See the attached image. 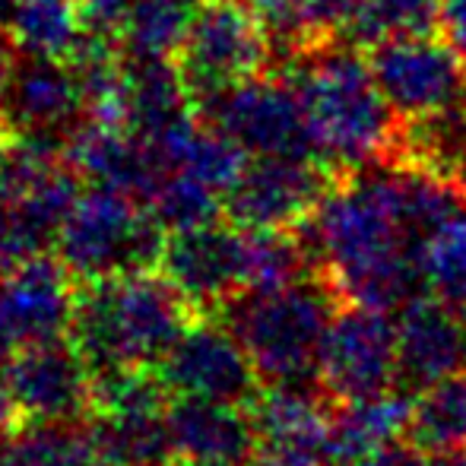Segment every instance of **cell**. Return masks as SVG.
Instances as JSON below:
<instances>
[{
	"mask_svg": "<svg viewBox=\"0 0 466 466\" xmlns=\"http://www.w3.org/2000/svg\"><path fill=\"white\" fill-rule=\"evenodd\" d=\"M314 270L343 301L400 311L425 292L419 235L403 200L397 162L369 166L337 181L320 209L299 226Z\"/></svg>",
	"mask_w": 466,
	"mask_h": 466,
	"instance_id": "6da1fadb",
	"label": "cell"
},
{
	"mask_svg": "<svg viewBox=\"0 0 466 466\" xmlns=\"http://www.w3.org/2000/svg\"><path fill=\"white\" fill-rule=\"evenodd\" d=\"M282 74L301 98L314 153L339 178L400 159L406 121L387 102L359 45L330 42L282 64Z\"/></svg>",
	"mask_w": 466,
	"mask_h": 466,
	"instance_id": "7a4b0ae2",
	"label": "cell"
},
{
	"mask_svg": "<svg viewBox=\"0 0 466 466\" xmlns=\"http://www.w3.org/2000/svg\"><path fill=\"white\" fill-rule=\"evenodd\" d=\"M197 318L200 314L156 267L80 282L70 343L93 378L115 369H156Z\"/></svg>",
	"mask_w": 466,
	"mask_h": 466,
	"instance_id": "3957f363",
	"label": "cell"
},
{
	"mask_svg": "<svg viewBox=\"0 0 466 466\" xmlns=\"http://www.w3.org/2000/svg\"><path fill=\"white\" fill-rule=\"evenodd\" d=\"M339 295L320 273L277 292H241L219 320L248 350L264 387H318L324 333Z\"/></svg>",
	"mask_w": 466,
	"mask_h": 466,
	"instance_id": "277c9868",
	"label": "cell"
},
{
	"mask_svg": "<svg viewBox=\"0 0 466 466\" xmlns=\"http://www.w3.org/2000/svg\"><path fill=\"white\" fill-rule=\"evenodd\" d=\"M168 232L134 197L89 185L61 222L55 254L76 282L156 270Z\"/></svg>",
	"mask_w": 466,
	"mask_h": 466,
	"instance_id": "5b68a950",
	"label": "cell"
},
{
	"mask_svg": "<svg viewBox=\"0 0 466 466\" xmlns=\"http://www.w3.org/2000/svg\"><path fill=\"white\" fill-rule=\"evenodd\" d=\"M273 45L248 0H200L185 45L175 55L194 105L270 74Z\"/></svg>",
	"mask_w": 466,
	"mask_h": 466,
	"instance_id": "8992f818",
	"label": "cell"
},
{
	"mask_svg": "<svg viewBox=\"0 0 466 466\" xmlns=\"http://www.w3.org/2000/svg\"><path fill=\"white\" fill-rule=\"evenodd\" d=\"M337 181L318 156H251L226 190V219L245 232H292L318 213Z\"/></svg>",
	"mask_w": 466,
	"mask_h": 466,
	"instance_id": "52a82bcc",
	"label": "cell"
},
{
	"mask_svg": "<svg viewBox=\"0 0 466 466\" xmlns=\"http://www.w3.org/2000/svg\"><path fill=\"white\" fill-rule=\"evenodd\" d=\"M318 387L333 406L400 387L397 320L390 311L339 301L320 346Z\"/></svg>",
	"mask_w": 466,
	"mask_h": 466,
	"instance_id": "ba28073f",
	"label": "cell"
},
{
	"mask_svg": "<svg viewBox=\"0 0 466 466\" xmlns=\"http://www.w3.org/2000/svg\"><path fill=\"white\" fill-rule=\"evenodd\" d=\"M387 102L403 121L466 111V57L448 38H397L365 51Z\"/></svg>",
	"mask_w": 466,
	"mask_h": 466,
	"instance_id": "9c48e42d",
	"label": "cell"
},
{
	"mask_svg": "<svg viewBox=\"0 0 466 466\" xmlns=\"http://www.w3.org/2000/svg\"><path fill=\"white\" fill-rule=\"evenodd\" d=\"M197 115L232 137L248 156H318L301 98L286 74L254 76L203 98Z\"/></svg>",
	"mask_w": 466,
	"mask_h": 466,
	"instance_id": "30bf717a",
	"label": "cell"
},
{
	"mask_svg": "<svg viewBox=\"0 0 466 466\" xmlns=\"http://www.w3.org/2000/svg\"><path fill=\"white\" fill-rule=\"evenodd\" d=\"M159 270L200 318H219L245 292V228L216 219L168 232Z\"/></svg>",
	"mask_w": 466,
	"mask_h": 466,
	"instance_id": "8fae6325",
	"label": "cell"
},
{
	"mask_svg": "<svg viewBox=\"0 0 466 466\" xmlns=\"http://www.w3.org/2000/svg\"><path fill=\"white\" fill-rule=\"evenodd\" d=\"M156 369L175 397L251 406L264 387L241 339L219 318H197Z\"/></svg>",
	"mask_w": 466,
	"mask_h": 466,
	"instance_id": "7c38bea8",
	"label": "cell"
},
{
	"mask_svg": "<svg viewBox=\"0 0 466 466\" xmlns=\"http://www.w3.org/2000/svg\"><path fill=\"white\" fill-rule=\"evenodd\" d=\"M6 387L23 422H83L93 410V374L70 337L19 346Z\"/></svg>",
	"mask_w": 466,
	"mask_h": 466,
	"instance_id": "4fadbf2b",
	"label": "cell"
},
{
	"mask_svg": "<svg viewBox=\"0 0 466 466\" xmlns=\"http://www.w3.org/2000/svg\"><path fill=\"white\" fill-rule=\"evenodd\" d=\"M248 412L258 435L254 466H330L333 403L320 387H260Z\"/></svg>",
	"mask_w": 466,
	"mask_h": 466,
	"instance_id": "5bb4252c",
	"label": "cell"
},
{
	"mask_svg": "<svg viewBox=\"0 0 466 466\" xmlns=\"http://www.w3.org/2000/svg\"><path fill=\"white\" fill-rule=\"evenodd\" d=\"M86 117L80 83L64 57L23 55L0 96V121L10 137H57L67 140L70 130Z\"/></svg>",
	"mask_w": 466,
	"mask_h": 466,
	"instance_id": "9a60e30c",
	"label": "cell"
},
{
	"mask_svg": "<svg viewBox=\"0 0 466 466\" xmlns=\"http://www.w3.org/2000/svg\"><path fill=\"white\" fill-rule=\"evenodd\" d=\"M76 282L57 254H38L0 277V314L19 346L67 339L76 308Z\"/></svg>",
	"mask_w": 466,
	"mask_h": 466,
	"instance_id": "2e32d148",
	"label": "cell"
},
{
	"mask_svg": "<svg viewBox=\"0 0 466 466\" xmlns=\"http://www.w3.org/2000/svg\"><path fill=\"white\" fill-rule=\"evenodd\" d=\"M67 162L86 185L108 187L149 207L168 166L147 140L127 127L83 117L67 137Z\"/></svg>",
	"mask_w": 466,
	"mask_h": 466,
	"instance_id": "e0dca14e",
	"label": "cell"
},
{
	"mask_svg": "<svg viewBox=\"0 0 466 466\" xmlns=\"http://www.w3.org/2000/svg\"><path fill=\"white\" fill-rule=\"evenodd\" d=\"M400 387L419 393L466 371V314L422 292L397 311Z\"/></svg>",
	"mask_w": 466,
	"mask_h": 466,
	"instance_id": "ac0fdd59",
	"label": "cell"
},
{
	"mask_svg": "<svg viewBox=\"0 0 466 466\" xmlns=\"http://www.w3.org/2000/svg\"><path fill=\"white\" fill-rule=\"evenodd\" d=\"M168 429L181 463H248L258 448L248 406L207 397H172Z\"/></svg>",
	"mask_w": 466,
	"mask_h": 466,
	"instance_id": "d6986e66",
	"label": "cell"
},
{
	"mask_svg": "<svg viewBox=\"0 0 466 466\" xmlns=\"http://www.w3.org/2000/svg\"><path fill=\"white\" fill-rule=\"evenodd\" d=\"M83 429L96 466H185L172 441L168 410H93L83 419Z\"/></svg>",
	"mask_w": 466,
	"mask_h": 466,
	"instance_id": "ffe728a7",
	"label": "cell"
},
{
	"mask_svg": "<svg viewBox=\"0 0 466 466\" xmlns=\"http://www.w3.org/2000/svg\"><path fill=\"white\" fill-rule=\"evenodd\" d=\"M412 412V393L403 387L374 393L365 400L333 406L330 441H327V457L330 466H343L352 461L374 454L387 444L406 438Z\"/></svg>",
	"mask_w": 466,
	"mask_h": 466,
	"instance_id": "44dd1931",
	"label": "cell"
},
{
	"mask_svg": "<svg viewBox=\"0 0 466 466\" xmlns=\"http://www.w3.org/2000/svg\"><path fill=\"white\" fill-rule=\"evenodd\" d=\"M362 0H254L273 57L282 64L339 42Z\"/></svg>",
	"mask_w": 466,
	"mask_h": 466,
	"instance_id": "7402d4cb",
	"label": "cell"
},
{
	"mask_svg": "<svg viewBox=\"0 0 466 466\" xmlns=\"http://www.w3.org/2000/svg\"><path fill=\"white\" fill-rule=\"evenodd\" d=\"M6 29L23 55H48L70 61V55L86 38L89 25L80 0H16Z\"/></svg>",
	"mask_w": 466,
	"mask_h": 466,
	"instance_id": "603a6c76",
	"label": "cell"
},
{
	"mask_svg": "<svg viewBox=\"0 0 466 466\" xmlns=\"http://www.w3.org/2000/svg\"><path fill=\"white\" fill-rule=\"evenodd\" d=\"M200 0H134L117 38L127 57L175 61Z\"/></svg>",
	"mask_w": 466,
	"mask_h": 466,
	"instance_id": "cb8c5ba5",
	"label": "cell"
},
{
	"mask_svg": "<svg viewBox=\"0 0 466 466\" xmlns=\"http://www.w3.org/2000/svg\"><path fill=\"white\" fill-rule=\"evenodd\" d=\"M406 438L429 457L466 448V371L412 393Z\"/></svg>",
	"mask_w": 466,
	"mask_h": 466,
	"instance_id": "d4e9b609",
	"label": "cell"
},
{
	"mask_svg": "<svg viewBox=\"0 0 466 466\" xmlns=\"http://www.w3.org/2000/svg\"><path fill=\"white\" fill-rule=\"evenodd\" d=\"M435 32H441V0H362L346 29V42L369 51L374 45Z\"/></svg>",
	"mask_w": 466,
	"mask_h": 466,
	"instance_id": "484cf974",
	"label": "cell"
},
{
	"mask_svg": "<svg viewBox=\"0 0 466 466\" xmlns=\"http://www.w3.org/2000/svg\"><path fill=\"white\" fill-rule=\"evenodd\" d=\"M314 273V260L295 228L245 232V292H277Z\"/></svg>",
	"mask_w": 466,
	"mask_h": 466,
	"instance_id": "4316f807",
	"label": "cell"
},
{
	"mask_svg": "<svg viewBox=\"0 0 466 466\" xmlns=\"http://www.w3.org/2000/svg\"><path fill=\"white\" fill-rule=\"evenodd\" d=\"M425 292L466 314V207L419 245Z\"/></svg>",
	"mask_w": 466,
	"mask_h": 466,
	"instance_id": "83f0119b",
	"label": "cell"
},
{
	"mask_svg": "<svg viewBox=\"0 0 466 466\" xmlns=\"http://www.w3.org/2000/svg\"><path fill=\"white\" fill-rule=\"evenodd\" d=\"M147 209L159 219L166 232H181V228H197L207 222L226 219V194L200 181L197 175L172 168L156 187Z\"/></svg>",
	"mask_w": 466,
	"mask_h": 466,
	"instance_id": "f1b7e54d",
	"label": "cell"
},
{
	"mask_svg": "<svg viewBox=\"0 0 466 466\" xmlns=\"http://www.w3.org/2000/svg\"><path fill=\"white\" fill-rule=\"evenodd\" d=\"M19 444L29 466H96L93 444L80 422H23Z\"/></svg>",
	"mask_w": 466,
	"mask_h": 466,
	"instance_id": "f546056e",
	"label": "cell"
},
{
	"mask_svg": "<svg viewBox=\"0 0 466 466\" xmlns=\"http://www.w3.org/2000/svg\"><path fill=\"white\" fill-rule=\"evenodd\" d=\"M429 454L419 451L410 438H400V441L387 444V448L374 451V454L362 457V461H352L343 466H429Z\"/></svg>",
	"mask_w": 466,
	"mask_h": 466,
	"instance_id": "4dcf8cb0",
	"label": "cell"
},
{
	"mask_svg": "<svg viewBox=\"0 0 466 466\" xmlns=\"http://www.w3.org/2000/svg\"><path fill=\"white\" fill-rule=\"evenodd\" d=\"M130 4H134V0H80L89 29L115 32V35H117V29H121L124 16H127Z\"/></svg>",
	"mask_w": 466,
	"mask_h": 466,
	"instance_id": "1f68e13d",
	"label": "cell"
},
{
	"mask_svg": "<svg viewBox=\"0 0 466 466\" xmlns=\"http://www.w3.org/2000/svg\"><path fill=\"white\" fill-rule=\"evenodd\" d=\"M441 35L466 57V0H441Z\"/></svg>",
	"mask_w": 466,
	"mask_h": 466,
	"instance_id": "d6a6232c",
	"label": "cell"
},
{
	"mask_svg": "<svg viewBox=\"0 0 466 466\" xmlns=\"http://www.w3.org/2000/svg\"><path fill=\"white\" fill-rule=\"evenodd\" d=\"M0 466H29L19 444V429L13 425H0Z\"/></svg>",
	"mask_w": 466,
	"mask_h": 466,
	"instance_id": "836d02e7",
	"label": "cell"
},
{
	"mask_svg": "<svg viewBox=\"0 0 466 466\" xmlns=\"http://www.w3.org/2000/svg\"><path fill=\"white\" fill-rule=\"evenodd\" d=\"M16 57H19L16 42H13L10 29L0 23V96H4L6 83H10V74H13V67H16Z\"/></svg>",
	"mask_w": 466,
	"mask_h": 466,
	"instance_id": "e575fe53",
	"label": "cell"
},
{
	"mask_svg": "<svg viewBox=\"0 0 466 466\" xmlns=\"http://www.w3.org/2000/svg\"><path fill=\"white\" fill-rule=\"evenodd\" d=\"M19 350L16 337H13L10 324H6V318L0 314V369H6V362L13 359V352Z\"/></svg>",
	"mask_w": 466,
	"mask_h": 466,
	"instance_id": "d590c367",
	"label": "cell"
},
{
	"mask_svg": "<svg viewBox=\"0 0 466 466\" xmlns=\"http://www.w3.org/2000/svg\"><path fill=\"white\" fill-rule=\"evenodd\" d=\"M429 466H466V448L444 451V454H431Z\"/></svg>",
	"mask_w": 466,
	"mask_h": 466,
	"instance_id": "8d00e7d4",
	"label": "cell"
},
{
	"mask_svg": "<svg viewBox=\"0 0 466 466\" xmlns=\"http://www.w3.org/2000/svg\"><path fill=\"white\" fill-rule=\"evenodd\" d=\"M13 6H16V0H0V23L6 25V19H10Z\"/></svg>",
	"mask_w": 466,
	"mask_h": 466,
	"instance_id": "74e56055",
	"label": "cell"
},
{
	"mask_svg": "<svg viewBox=\"0 0 466 466\" xmlns=\"http://www.w3.org/2000/svg\"><path fill=\"white\" fill-rule=\"evenodd\" d=\"M185 466H254L251 461L248 463H235V461H222V463H185Z\"/></svg>",
	"mask_w": 466,
	"mask_h": 466,
	"instance_id": "f35d334b",
	"label": "cell"
},
{
	"mask_svg": "<svg viewBox=\"0 0 466 466\" xmlns=\"http://www.w3.org/2000/svg\"><path fill=\"white\" fill-rule=\"evenodd\" d=\"M6 143H10V130H6V127H4V121H0V156H4Z\"/></svg>",
	"mask_w": 466,
	"mask_h": 466,
	"instance_id": "ab89813d",
	"label": "cell"
}]
</instances>
